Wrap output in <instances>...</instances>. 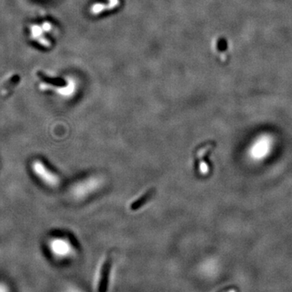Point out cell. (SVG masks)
Masks as SVG:
<instances>
[{"instance_id": "8", "label": "cell", "mask_w": 292, "mask_h": 292, "mask_svg": "<svg viewBox=\"0 0 292 292\" xmlns=\"http://www.w3.org/2000/svg\"><path fill=\"white\" fill-rule=\"evenodd\" d=\"M0 292H8V291L4 285H0Z\"/></svg>"}, {"instance_id": "7", "label": "cell", "mask_w": 292, "mask_h": 292, "mask_svg": "<svg viewBox=\"0 0 292 292\" xmlns=\"http://www.w3.org/2000/svg\"><path fill=\"white\" fill-rule=\"evenodd\" d=\"M214 146V145L213 144H208V145L204 146L202 149L199 150L198 153H197V157H198L199 161H200L199 169H200V172L202 175H207L210 172V168H209L207 163L204 161V157H205V154H207L210 151L211 149H213Z\"/></svg>"}, {"instance_id": "9", "label": "cell", "mask_w": 292, "mask_h": 292, "mask_svg": "<svg viewBox=\"0 0 292 292\" xmlns=\"http://www.w3.org/2000/svg\"><path fill=\"white\" fill-rule=\"evenodd\" d=\"M237 292V291L235 289H231V290L228 291V292Z\"/></svg>"}, {"instance_id": "2", "label": "cell", "mask_w": 292, "mask_h": 292, "mask_svg": "<svg viewBox=\"0 0 292 292\" xmlns=\"http://www.w3.org/2000/svg\"><path fill=\"white\" fill-rule=\"evenodd\" d=\"M113 264V257L112 255H107L104 259L98 276V292H107L109 285V278Z\"/></svg>"}, {"instance_id": "3", "label": "cell", "mask_w": 292, "mask_h": 292, "mask_svg": "<svg viewBox=\"0 0 292 292\" xmlns=\"http://www.w3.org/2000/svg\"><path fill=\"white\" fill-rule=\"evenodd\" d=\"M34 168L38 176H40L47 183H49L51 185L58 184V181H59L58 177L56 176L53 172H51L49 168H47V166L43 164V162L37 161L34 163Z\"/></svg>"}, {"instance_id": "1", "label": "cell", "mask_w": 292, "mask_h": 292, "mask_svg": "<svg viewBox=\"0 0 292 292\" xmlns=\"http://www.w3.org/2000/svg\"><path fill=\"white\" fill-rule=\"evenodd\" d=\"M274 146V139L270 135L264 134L259 136L256 141L252 143L248 150L250 159L255 162L263 160L272 151Z\"/></svg>"}, {"instance_id": "6", "label": "cell", "mask_w": 292, "mask_h": 292, "mask_svg": "<svg viewBox=\"0 0 292 292\" xmlns=\"http://www.w3.org/2000/svg\"><path fill=\"white\" fill-rule=\"evenodd\" d=\"M109 2L108 3H103V2H97L94 3L90 8V13L92 15H98L103 11H108V10H112V9L116 8L118 7L120 1L119 0H108Z\"/></svg>"}, {"instance_id": "4", "label": "cell", "mask_w": 292, "mask_h": 292, "mask_svg": "<svg viewBox=\"0 0 292 292\" xmlns=\"http://www.w3.org/2000/svg\"><path fill=\"white\" fill-rule=\"evenodd\" d=\"M44 30L41 25H32L29 27V34L32 40L35 41L37 43L42 45L44 47H51V42L45 38Z\"/></svg>"}, {"instance_id": "5", "label": "cell", "mask_w": 292, "mask_h": 292, "mask_svg": "<svg viewBox=\"0 0 292 292\" xmlns=\"http://www.w3.org/2000/svg\"><path fill=\"white\" fill-rule=\"evenodd\" d=\"M155 190L154 188H150L145 191L141 196H139L138 198L134 200L131 205H129L130 210L132 211H136V210H140L141 207L149 202L151 200L152 197L154 196Z\"/></svg>"}]
</instances>
